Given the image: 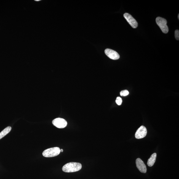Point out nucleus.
<instances>
[{"instance_id": "f257e3e1", "label": "nucleus", "mask_w": 179, "mask_h": 179, "mask_svg": "<svg viewBox=\"0 0 179 179\" xmlns=\"http://www.w3.org/2000/svg\"><path fill=\"white\" fill-rule=\"evenodd\" d=\"M82 164L76 162H71L63 166V171L66 172H73L79 171L82 168Z\"/></svg>"}, {"instance_id": "2eb2a0df", "label": "nucleus", "mask_w": 179, "mask_h": 179, "mask_svg": "<svg viewBox=\"0 0 179 179\" xmlns=\"http://www.w3.org/2000/svg\"><path fill=\"white\" fill-rule=\"evenodd\" d=\"M35 1H40V0H35Z\"/></svg>"}, {"instance_id": "9b49d317", "label": "nucleus", "mask_w": 179, "mask_h": 179, "mask_svg": "<svg viewBox=\"0 0 179 179\" xmlns=\"http://www.w3.org/2000/svg\"><path fill=\"white\" fill-rule=\"evenodd\" d=\"M129 92L127 90L122 91L120 92V95L122 96H126L128 95Z\"/></svg>"}, {"instance_id": "39448f33", "label": "nucleus", "mask_w": 179, "mask_h": 179, "mask_svg": "<svg viewBox=\"0 0 179 179\" xmlns=\"http://www.w3.org/2000/svg\"><path fill=\"white\" fill-rule=\"evenodd\" d=\"M124 18L133 28H136L138 27V23L136 20L130 14L125 13L124 14Z\"/></svg>"}, {"instance_id": "20e7f679", "label": "nucleus", "mask_w": 179, "mask_h": 179, "mask_svg": "<svg viewBox=\"0 0 179 179\" xmlns=\"http://www.w3.org/2000/svg\"><path fill=\"white\" fill-rule=\"evenodd\" d=\"M53 125L59 128H63L66 127L68 123L65 119L57 118L54 119L52 122Z\"/></svg>"}, {"instance_id": "4468645a", "label": "nucleus", "mask_w": 179, "mask_h": 179, "mask_svg": "<svg viewBox=\"0 0 179 179\" xmlns=\"http://www.w3.org/2000/svg\"><path fill=\"white\" fill-rule=\"evenodd\" d=\"M63 152V149H60V152Z\"/></svg>"}, {"instance_id": "f03ea898", "label": "nucleus", "mask_w": 179, "mask_h": 179, "mask_svg": "<svg viewBox=\"0 0 179 179\" xmlns=\"http://www.w3.org/2000/svg\"><path fill=\"white\" fill-rule=\"evenodd\" d=\"M60 148L57 147H55L45 150L42 154L44 157L50 158L58 156L60 154Z\"/></svg>"}, {"instance_id": "9d476101", "label": "nucleus", "mask_w": 179, "mask_h": 179, "mask_svg": "<svg viewBox=\"0 0 179 179\" xmlns=\"http://www.w3.org/2000/svg\"><path fill=\"white\" fill-rule=\"evenodd\" d=\"M11 130H12V127H8L4 129L3 130H2L0 133V139L3 138L4 137L6 136L8 133H9Z\"/></svg>"}, {"instance_id": "ddd939ff", "label": "nucleus", "mask_w": 179, "mask_h": 179, "mask_svg": "<svg viewBox=\"0 0 179 179\" xmlns=\"http://www.w3.org/2000/svg\"><path fill=\"white\" fill-rule=\"evenodd\" d=\"M175 37L176 40H179V31L178 30L175 31Z\"/></svg>"}, {"instance_id": "423d86ee", "label": "nucleus", "mask_w": 179, "mask_h": 179, "mask_svg": "<svg viewBox=\"0 0 179 179\" xmlns=\"http://www.w3.org/2000/svg\"><path fill=\"white\" fill-rule=\"evenodd\" d=\"M147 134V130L144 126H141L137 130L135 134V138L140 139L145 138Z\"/></svg>"}, {"instance_id": "7ed1b4c3", "label": "nucleus", "mask_w": 179, "mask_h": 179, "mask_svg": "<svg viewBox=\"0 0 179 179\" xmlns=\"http://www.w3.org/2000/svg\"><path fill=\"white\" fill-rule=\"evenodd\" d=\"M156 23L160 27L162 31L164 33H167L169 32L168 27L167 25V21L166 19L158 17L156 20Z\"/></svg>"}, {"instance_id": "0eeeda50", "label": "nucleus", "mask_w": 179, "mask_h": 179, "mask_svg": "<svg viewBox=\"0 0 179 179\" xmlns=\"http://www.w3.org/2000/svg\"><path fill=\"white\" fill-rule=\"evenodd\" d=\"M105 54L107 56L112 60H117L120 58V56L118 53L114 50L107 49L105 50Z\"/></svg>"}, {"instance_id": "6e6552de", "label": "nucleus", "mask_w": 179, "mask_h": 179, "mask_svg": "<svg viewBox=\"0 0 179 179\" xmlns=\"http://www.w3.org/2000/svg\"><path fill=\"white\" fill-rule=\"evenodd\" d=\"M137 168L141 172L146 173L147 172V168L146 165L140 159L138 158L136 161Z\"/></svg>"}, {"instance_id": "f8f14e48", "label": "nucleus", "mask_w": 179, "mask_h": 179, "mask_svg": "<svg viewBox=\"0 0 179 179\" xmlns=\"http://www.w3.org/2000/svg\"><path fill=\"white\" fill-rule=\"evenodd\" d=\"M116 103L119 106L121 105L122 102V99L121 97H117L116 100Z\"/></svg>"}, {"instance_id": "dca6fc26", "label": "nucleus", "mask_w": 179, "mask_h": 179, "mask_svg": "<svg viewBox=\"0 0 179 179\" xmlns=\"http://www.w3.org/2000/svg\"><path fill=\"white\" fill-rule=\"evenodd\" d=\"M178 19H179V14H178Z\"/></svg>"}, {"instance_id": "1a4fd4ad", "label": "nucleus", "mask_w": 179, "mask_h": 179, "mask_svg": "<svg viewBox=\"0 0 179 179\" xmlns=\"http://www.w3.org/2000/svg\"><path fill=\"white\" fill-rule=\"evenodd\" d=\"M156 157V153H153L151 156L150 158L148 159L147 162V164L148 166L151 167L153 166V165L155 163Z\"/></svg>"}]
</instances>
